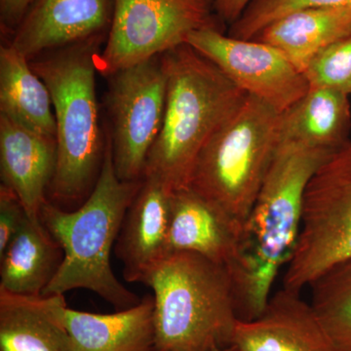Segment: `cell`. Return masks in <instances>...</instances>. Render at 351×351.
<instances>
[{
    "mask_svg": "<svg viewBox=\"0 0 351 351\" xmlns=\"http://www.w3.org/2000/svg\"><path fill=\"white\" fill-rule=\"evenodd\" d=\"M332 154L295 145L277 149L240 233L237 257L228 267L239 320L255 319L265 308L297 248L307 184Z\"/></svg>",
    "mask_w": 351,
    "mask_h": 351,
    "instance_id": "obj_1",
    "label": "cell"
},
{
    "mask_svg": "<svg viewBox=\"0 0 351 351\" xmlns=\"http://www.w3.org/2000/svg\"><path fill=\"white\" fill-rule=\"evenodd\" d=\"M64 323L69 351H152L154 299L147 295L136 306L110 314L86 313L66 306Z\"/></svg>",
    "mask_w": 351,
    "mask_h": 351,
    "instance_id": "obj_17",
    "label": "cell"
},
{
    "mask_svg": "<svg viewBox=\"0 0 351 351\" xmlns=\"http://www.w3.org/2000/svg\"><path fill=\"white\" fill-rule=\"evenodd\" d=\"M0 114L31 130L56 138L49 90L29 60L11 44L0 48Z\"/></svg>",
    "mask_w": 351,
    "mask_h": 351,
    "instance_id": "obj_21",
    "label": "cell"
},
{
    "mask_svg": "<svg viewBox=\"0 0 351 351\" xmlns=\"http://www.w3.org/2000/svg\"><path fill=\"white\" fill-rule=\"evenodd\" d=\"M213 9L215 0H114L99 73L108 77L186 44L193 32L216 27Z\"/></svg>",
    "mask_w": 351,
    "mask_h": 351,
    "instance_id": "obj_8",
    "label": "cell"
},
{
    "mask_svg": "<svg viewBox=\"0 0 351 351\" xmlns=\"http://www.w3.org/2000/svg\"><path fill=\"white\" fill-rule=\"evenodd\" d=\"M114 0H34L11 45L27 59L98 36H108Z\"/></svg>",
    "mask_w": 351,
    "mask_h": 351,
    "instance_id": "obj_11",
    "label": "cell"
},
{
    "mask_svg": "<svg viewBox=\"0 0 351 351\" xmlns=\"http://www.w3.org/2000/svg\"><path fill=\"white\" fill-rule=\"evenodd\" d=\"M63 258L61 245L40 219L27 217L0 257V290L18 295H43Z\"/></svg>",
    "mask_w": 351,
    "mask_h": 351,
    "instance_id": "obj_20",
    "label": "cell"
},
{
    "mask_svg": "<svg viewBox=\"0 0 351 351\" xmlns=\"http://www.w3.org/2000/svg\"><path fill=\"white\" fill-rule=\"evenodd\" d=\"M350 127L348 96L334 90L311 87L281 113L278 147L295 145L335 152L350 142Z\"/></svg>",
    "mask_w": 351,
    "mask_h": 351,
    "instance_id": "obj_18",
    "label": "cell"
},
{
    "mask_svg": "<svg viewBox=\"0 0 351 351\" xmlns=\"http://www.w3.org/2000/svg\"><path fill=\"white\" fill-rule=\"evenodd\" d=\"M351 258V141L326 159L307 184L301 233L283 287L302 292Z\"/></svg>",
    "mask_w": 351,
    "mask_h": 351,
    "instance_id": "obj_7",
    "label": "cell"
},
{
    "mask_svg": "<svg viewBox=\"0 0 351 351\" xmlns=\"http://www.w3.org/2000/svg\"><path fill=\"white\" fill-rule=\"evenodd\" d=\"M107 78L106 103L115 172L121 181H142L165 112L167 77L161 56Z\"/></svg>",
    "mask_w": 351,
    "mask_h": 351,
    "instance_id": "obj_9",
    "label": "cell"
},
{
    "mask_svg": "<svg viewBox=\"0 0 351 351\" xmlns=\"http://www.w3.org/2000/svg\"><path fill=\"white\" fill-rule=\"evenodd\" d=\"M309 86L351 95V36L315 55L304 71Z\"/></svg>",
    "mask_w": 351,
    "mask_h": 351,
    "instance_id": "obj_24",
    "label": "cell"
},
{
    "mask_svg": "<svg viewBox=\"0 0 351 351\" xmlns=\"http://www.w3.org/2000/svg\"><path fill=\"white\" fill-rule=\"evenodd\" d=\"M351 6V0H253L232 24L228 36L253 39L263 29L288 14L313 7Z\"/></svg>",
    "mask_w": 351,
    "mask_h": 351,
    "instance_id": "obj_23",
    "label": "cell"
},
{
    "mask_svg": "<svg viewBox=\"0 0 351 351\" xmlns=\"http://www.w3.org/2000/svg\"><path fill=\"white\" fill-rule=\"evenodd\" d=\"M228 348H226V350H218V351H228Z\"/></svg>",
    "mask_w": 351,
    "mask_h": 351,
    "instance_id": "obj_28",
    "label": "cell"
},
{
    "mask_svg": "<svg viewBox=\"0 0 351 351\" xmlns=\"http://www.w3.org/2000/svg\"><path fill=\"white\" fill-rule=\"evenodd\" d=\"M232 351H338L317 314L301 292L282 288L270 295L262 313L239 320L230 346Z\"/></svg>",
    "mask_w": 351,
    "mask_h": 351,
    "instance_id": "obj_12",
    "label": "cell"
},
{
    "mask_svg": "<svg viewBox=\"0 0 351 351\" xmlns=\"http://www.w3.org/2000/svg\"><path fill=\"white\" fill-rule=\"evenodd\" d=\"M152 351H156V350H152Z\"/></svg>",
    "mask_w": 351,
    "mask_h": 351,
    "instance_id": "obj_30",
    "label": "cell"
},
{
    "mask_svg": "<svg viewBox=\"0 0 351 351\" xmlns=\"http://www.w3.org/2000/svg\"><path fill=\"white\" fill-rule=\"evenodd\" d=\"M350 36L351 6L313 7L284 16L253 39L277 48L304 73L317 53Z\"/></svg>",
    "mask_w": 351,
    "mask_h": 351,
    "instance_id": "obj_19",
    "label": "cell"
},
{
    "mask_svg": "<svg viewBox=\"0 0 351 351\" xmlns=\"http://www.w3.org/2000/svg\"><path fill=\"white\" fill-rule=\"evenodd\" d=\"M311 306L338 351H351V258L332 265L309 285Z\"/></svg>",
    "mask_w": 351,
    "mask_h": 351,
    "instance_id": "obj_22",
    "label": "cell"
},
{
    "mask_svg": "<svg viewBox=\"0 0 351 351\" xmlns=\"http://www.w3.org/2000/svg\"><path fill=\"white\" fill-rule=\"evenodd\" d=\"M186 44L213 62L244 93L277 112H285L311 88L280 51L257 39L232 38L210 27L189 34Z\"/></svg>",
    "mask_w": 351,
    "mask_h": 351,
    "instance_id": "obj_10",
    "label": "cell"
},
{
    "mask_svg": "<svg viewBox=\"0 0 351 351\" xmlns=\"http://www.w3.org/2000/svg\"><path fill=\"white\" fill-rule=\"evenodd\" d=\"M18 195L5 184L0 186V257L16 237L27 219Z\"/></svg>",
    "mask_w": 351,
    "mask_h": 351,
    "instance_id": "obj_25",
    "label": "cell"
},
{
    "mask_svg": "<svg viewBox=\"0 0 351 351\" xmlns=\"http://www.w3.org/2000/svg\"><path fill=\"white\" fill-rule=\"evenodd\" d=\"M106 39H87L29 61L49 90L56 119L57 164L48 201L64 210L87 199L103 167L107 138L99 117L96 57Z\"/></svg>",
    "mask_w": 351,
    "mask_h": 351,
    "instance_id": "obj_2",
    "label": "cell"
},
{
    "mask_svg": "<svg viewBox=\"0 0 351 351\" xmlns=\"http://www.w3.org/2000/svg\"><path fill=\"white\" fill-rule=\"evenodd\" d=\"M57 164L56 138L41 135L0 114L2 184L20 198L27 217L40 219Z\"/></svg>",
    "mask_w": 351,
    "mask_h": 351,
    "instance_id": "obj_14",
    "label": "cell"
},
{
    "mask_svg": "<svg viewBox=\"0 0 351 351\" xmlns=\"http://www.w3.org/2000/svg\"><path fill=\"white\" fill-rule=\"evenodd\" d=\"M280 117L281 112L247 95L208 141L193 168L189 188L241 230L278 149Z\"/></svg>",
    "mask_w": 351,
    "mask_h": 351,
    "instance_id": "obj_6",
    "label": "cell"
},
{
    "mask_svg": "<svg viewBox=\"0 0 351 351\" xmlns=\"http://www.w3.org/2000/svg\"><path fill=\"white\" fill-rule=\"evenodd\" d=\"M143 283L154 291V350L230 348L239 316L226 267L197 254L172 252Z\"/></svg>",
    "mask_w": 351,
    "mask_h": 351,
    "instance_id": "obj_5",
    "label": "cell"
},
{
    "mask_svg": "<svg viewBox=\"0 0 351 351\" xmlns=\"http://www.w3.org/2000/svg\"><path fill=\"white\" fill-rule=\"evenodd\" d=\"M253 0H215V9L221 19L233 24Z\"/></svg>",
    "mask_w": 351,
    "mask_h": 351,
    "instance_id": "obj_27",
    "label": "cell"
},
{
    "mask_svg": "<svg viewBox=\"0 0 351 351\" xmlns=\"http://www.w3.org/2000/svg\"><path fill=\"white\" fill-rule=\"evenodd\" d=\"M161 61L167 77L165 112L144 177L177 191L189 188L203 147L247 94L189 44L164 53Z\"/></svg>",
    "mask_w": 351,
    "mask_h": 351,
    "instance_id": "obj_3",
    "label": "cell"
},
{
    "mask_svg": "<svg viewBox=\"0 0 351 351\" xmlns=\"http://www.w3.org/2000/svg\"><path fill=\"white\" fill-rule=\"evenodd\" d=\"M228 351H232V350H230V348H228Z\"/></svg>",
    "mask_w": 351,
    "mask_h": 351,
    "instance_id": "obj_29",
    "label": "cell"
},
{
    "mask_svg": "<svg viewBox=\"0 0 351 351\" xmlns=\"http://www.w3.org/2000/svg\"><path fill=\"white\" fill-rule=\"evenodd\" d=\"M240 232L219 207L193 189L173 193L168 254H197L228 269L237 257Z\"/></svg>",
    "mask_w": 351,
    "mask_h": 351,
    "instance_id": "obj_15",
    "label": "cell"
},
{
    "mask_svg": "<svg viewBox=\"0 0 351 351\" xmlns=\"http://www.w3.org/2000/svg\"><path fill=\"white\" fill-rule=\"evenodd\" d=\"M34 0H0L1 29L13 34Z\"/></svg>",
    "mask_w": 351,
    "mask_h": 351,
    "instance_id": "obj_26",
    "label": "cell"
},
{
    "mask_svg": "<svg viewBox=\"0 0 351 351\" xmlns=\"http://www.w3.org/2000/svg\"><path fill=\"white\" fill-rule=\"evenodd\" d=\"M106 138L100 177L87 199L75 210L62 209L48 200L41 208V223L64 251L61 267L43 295H64L75 289H86L117 311H123L142 300L114 276L110 255L143 180L124 182L117 177L108 131Z\"/></svg>",
    "mask_w": 351,
    "mask_h": 351,
    "instance_id": "obj_4",
    "label": "cell"
},
{
    "mask_svg": "<svg viewBox=\"0 0 351 351\" xmlns=\"http://www.w3.org/2000/svg\"><path fill=\"white\" fill-rule=\"evenodd\" d=\"M64 295L0 290V351H69Z\"/></svg>",
    "mask_w": 351,
    "mask_h": 351,
    "instance_id": "obj_16",
    "label": "cell"
},
{
    "mask_svg": "<svg viewBox=\"0 0 351 351\" xmlns=\"http://www.w3.org/2000/svg\"><path fill=\"white\" fill-rule=\"evenodd\" d=\"M173 193L156 178H143L114 247L123 263L127 282L143 283L154 265L167 255Z\"/></svg>",
    "mask_w": 351,
    "mask_h": 351,
    "instance_id": "obj_13",
    "label": "cell"
}]
</instances>
